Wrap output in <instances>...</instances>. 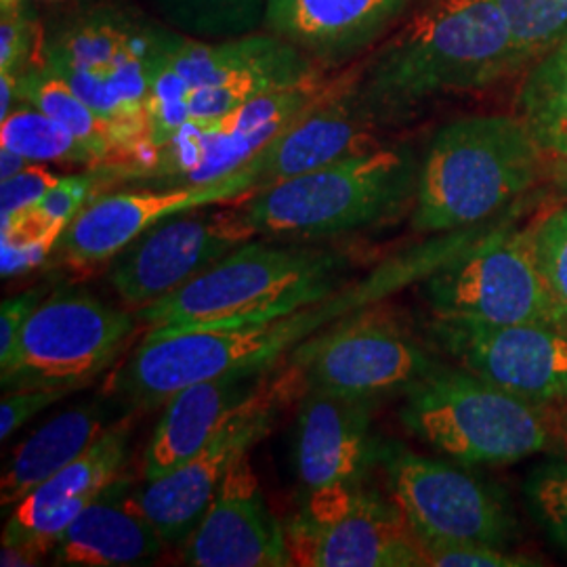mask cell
Wrapping results in <instances>:
<instances>
[{
  "label": "cell",
  "instance_id": "6da1fadb",
  "mask_svg": "<svg viewBox=\"0 0 567 567\" xmlns=\"http://www.w3.org/2000/svg\"><path fill=\"white\" fill-rule=\"evenodd\" d=\"M519 68L494 0H433L365 63L360 97L381 124L435 97L484 89Z\"/></svg>",
  "mask_w": 567,
  "mask_h": 567
},
{
  "label": "cell",
  "instance_id": "7a4b0ae2",
  "mask_svg": "<svg viewBox=\"0 0 567 567\" xmlns=\"http://www.w3.org/2000/svg\"><path fill=\"white\" fill-rule=\"evenodd\" d=\"M400 269L374 274L365 282L344 286L316 303L261 322L189 330L164 337H145L122 365L114 389L135 408L164 405L183 386L221 374L271 372L297 347L320 334L344 316L379 301Z\"/></svg>",
  "mask_w": 567,
  "mask_h": 567
},
{
  "label": "cell",
  "instance_id": "3957f363",
  "mask_svg": "<svg viewBox=\"0 0 567 567\" xmlns=\"http://www.w3.org/2000/svg\"><path fill=\"white\" fill-rule=\"evenodd\" d=\"M547 152L522 116H465L442 126L419 168L412 227L450 234L484 224L532 189Z\"/></svg>",
  "mask_w": 567,
  "mask_h": 567
},
{
  "label": "cell",
  "instance_id": "277c9868",
  "mask_svg": "<svg viewBox=\"0 0 567 567\" xmlns=\"http://www.w3.org/2000/svg\"><path fill=\"white\" fill-rule=\"evenodd\" d=\"M344 261L330 248L246 243L142 307L140 320L147 324L145 337L271 320L332 295Z\"/></svg>",
  "mask_w": 567,
  "mask_h": 567
},
{
  "label": "cell",
  "instance_id": "5b68a950",
  "mask_svg": "<svg viewBox=\"0 0 567 567\" xmlns=\"http://www.w3.org/2000/svg\"><path fill=\"white\" fill-rule=\"evenodd\" d=\"M559 408L515 395L461 365L440 364L408 391L402 421L426 446L463 465H508L567 452Z\"/></svg>",
  "mask_w": 567,
  "mask_h": 567
},
{
  "label": "cell",
  "instance_id": "8992f818",
  "mask_svg": "<svg viewBox=\"0 0 567 567\" xmlns=\"http://www.w3.org/2000/svg\"><path fill=\"white\" fill-rule=\"evenodd\" d=\"M421 161L400 147H374L269 185L244 198L259 234L324 238L379 224L416 194Z\"/></svg>",
  "mask_w": 567,
  "mask_h": 567
},
{
  "label": "cell",
  "instance_id": "52a82bcc",
  "mask_svg": "<svg viewBox=\"0 0 567 567\" xmlns=\"http://www.w3.org/2000/svg\"><path fill=\"white\" fill-rule=\"evenodd\" d=\"M175 39V32L124 13L95 11L47 34L37 63L68 82L103 118L150 143L145 103Z\"/></svg>",
  "mask_w": 567,
  "mask_h": 567
},
{
  "label": "cell",
  "instance_id": "ba28073f",
  "mask_svg": "<svg viewBox=\"0 0 567 567\" xmlns=\"http://www.w3.org/2000/svg\"><path fill=\"white\" fill-rule=\"evenodd\" d=\"M423 297L435 320L468 324H548L567 313L536 261L532 227L498 229L429 271Z\"/></svg>",
  "mask_w": 567,
  "mask_h": 567
},
{
  "label": "cell",
  "instance_id": "9c48e42d",
  "mask_svg": "<svg viewBox=\"0 0 567 567\" xmlns=\"http://www.w3.org/2000/svg\"><path fill=\"white\" fill-rule=\"evenodd\" d=\"M305 372L297 364L280 368L265 377L213 440L187 463L177 466L145 487L133 492L143 515L161 532L164 543H185L198 526L206 508L234 465L271 431L286 405L307 391Z\"/></svg>",
  "mask_w": 567,
  "mask_h": 567
},
{
  "label": "cell",
  "instance_id": "30bf717a",
  "mask_svg": "<svg viewBox=\"0 0 567 567\" xmlns=\"http://www.w3.org/2000/svg\"><path fill=\"white\" fill-rule=\"evenodd\" d=\"M135 326L131 313L84 290L58 288L34 309L11 362L0 368L2 389L86 385L118 358Z\"/></svg>",
  "mask_w": 567,
  "mask_h": 567
},
{
  "label": "cell",
  "instance_id": "8fae6325",
  "mask_svg": "<svg viewBox=\"0 0 567 567\" xmlns=\"http://www.w3.org/2000/svg\"><path fill=\"white\" fill-rule=\"evenodd\" d=\"M290 362L307 385L368 402L408 393L440 365L395 311L372 305L297 347Z\"/></svg>",
  "mask_w": 567,
  "mask_h": 567
},
{
  "label": "cell",
  "instance_id": "7c38bea8",
  "mask_svg": "<svg viewBox=\"0 0 567 567\" xmlns=\"http://www.w3.org/2000/svg\"><path fill=\"white\" fill-rule=\"evenodd\" d=\"M284 527L292 566L423 567L404 511L362 484L305 494L301 513Z\"/></svg>",
  "mask_w": 567,
  "mask_h": 567
},
{
  "label": "cell",
  "instance_id": "4fadbf2b",
  "mask_svg": "<svg viewBox=\"0 0 567 567\" xmlns=\"http://www.w3.org/2000/svg\"><path fill=\"white\" fill-rule=\"evenodd\" d=\"M246 208L187 210L168 217L121 250L107 280L122 301L145 307L194 280L257 236Z\"/></svg>",
  "mask_w": 567,
  "mask_h": 567
},
{
  "label": "cell",
  "instance_id": "5bb4252c",
  "mask_svg": "<svg viewBox=\"0 0 567 567\" xmlns=\"http://www.w3.org/2000/svg\"><path fill=\"white\" fill-rule=\"evenodd\" d=\"M393 501L419 540L507 547L517 524L503 498L465 471L402 447L383 454Z\"/></svg>",
  "mask_w": 567,
  "mask_h": 567
},
{
  "label": "cell",
  "instance_id": "9a60e30c",
  "mask_svg": "<svg viewBox=\"0 0 567 567\" xmlns=\"http://www.w3.org/2000/svg\"><path fill=\"white\" fill-rule=\"evenodd\" d=\"M431 337L466 372L540 404L567 402V330L435 320Z\"/></svg>",
  "mask_w": 567,
  "mask_h": 567
},
{
  "label": "cell",
  "instance_id": "2e32d148",
  "mask_svg": "<svg viewBox=\"0 0 567 567\" xmlns=\"http://www.w3.org/2000/svg\"><path fill=\"white\" fill-rule=\"evenodd\" d=\"M257 192V175L246 164L225 179L206 185H173L166 189L118 192L95 198L68 225L58 244L63 264L93 267L112 261L147 229L168 217L200 210L210 204L248 198Z\"/></svg>",
  "mask_w": 567,
  "mask_h": 567
},
{
  "label": "cell",
  "instance_id": "e0dca14e",
  "mask_svg": "<svg viewBox=\"0 0 567 567\" xmlns=\"http://www.w3.org/2000/svg\"><path fill=\"white\" fill-rule=\"evenodd\" d=\"M183 561L194 567L292 566L286 527L267 507L248 454L227 473L187 536Z\"/></svg>",
  "mask_w": 567,
  "mask_h": 567
},
{
  "label": "cell",
  "instance_id": "ac0fdd59",
  "mask_svg": "<svg viewBox=\"0 0 567 567\" xmlns=\"http://www.w3.org/2000/svg\"><path fill=\"white\" fill-rule=\"evenodd\" d=\"M128 421L107 426L82 456L13 507L2 529V547L18 548L32 561L53 550L82 511L121 477L128 461Z\"/></svg>",
  "mask_w": 567,
  "mask_h": 567
},
{
  "label": "cell",
  "instance_id": "d6986e66",
  "mask_svg": "<svg viewBox=\"0 0 567 567\" xmlns=\"http://www.w3.org/2000/svg\"><path fill=\"white\" fill-rule=\"evenodd\" d=\"M362 74L364 65L347 70L344 81L332 93L307 110L248 163L257 175V192L381 147L372 135L379 121L360 97Z\"/></svg>",
  "mask_w": 567,
  "mask_h": 567
},
{
  "label": "cell",
  "instance_id": "ffe728a7",
  "mask_svg": "<svg viewBox=\"0 0 567 567\" xmlns=\"http://www.w3.org/2000/svg\"><path fill=\"white\" fill-rule=\"evenodd\" d=\"M372 404L307 386L297 405L295 433V466L303 496L362 484L372 461Z\"/></svg>",
  "mask_w": 567,
  "mask_h": 567
},
{
  "label": "cell",
  "instance_id": "44dd1931",
  "mask_svg": "<svg viewBox=\"0 0 567 567\" xmlns=\"http://www.w3.org/2000/svg\"><path fill=\"white\" fill-rule=\"evenodd\" d=\"M410 0H267L264 28L330 70L379 41Z\"/></svg>",
  "mask_w": 567,
  "mask_h": 567
},
{
  "label": "cell",
  "instance_id": "7402d4cb",
  "mask_svg": "<svg viewBox=\"0 0 567 567\" xmlns=\"http://www.w3.org/2000/svg\"><path fill=\"white\" fill-rule=\"evenodd\" d=\"M164 538L118 477L82 511L53 547V564L72 567H124L152 561Z\"/></svg>",
  "mask_w": 567,
  "mask_h": 567
},
{
  "label": "cell",
  "instance_id": "603a6c76",
  "mask_svg": "<svg viewBox=\"0 0 567 567\" xmlns=\"http://www.w3.org/2000/svg\"><path fill=\"white\" fill-rule=\"evenodd\" d=\"M267 374H221L177 391L164 404L163 416L150 437L143 480L154 482L194 458Z\"/></svg>",
  "mask_w": 567,
  "mask_h": 567
},
{
  "label": "cell",
  "instance_id": "cb8c5ba5",
  "mask_svg": "<svg viewBox=\"0 0 567 567\" xmlns=\"http://www.w3.org/2000/svg\"><path fill=\"white\" fill-rule=\"evenodd\" d=\"M100 402L63 410L16 447L0 482V507H16L30 492L74 463L107 429Z\"/></svg>",
  "mask_w": 567,
  "mask_h": 567
},
{
  "label": "cell",
  "instance_id": "d4e9b609",
  "mask_svg": "<svg viewBox=\"0 0 567 567\" xmlns=\"http://www.w3.org/2000/svg\"><path fill=\"white\" fill-rule=\"evenodd\" d=\"M519 116L547 156L567 150V39L534 61L519 93Z\"/></svg>",
  "mask_w": 567,
  "mask_h": 567
},
{
  "label": "cell",
  "instance_id": "484cf974",
  "mask_svg": "<svg viewBox=\"0 0 567 567\" xmlns=\"http://www.w3.org/2000/svg\"><path fill=\"white\" fill-rule=\"evenodd\" d=\"M0 147L13 150L32 163H70L97 166L102 154L79 140L60 122L34 105L21 103L0 121Z\"/></svg>",
  "mask_w": 567,
  "mask_h": 567
},
{
  "label": "cell",
  "instance_id": "4316f807",
  "mask_svg": "<svg viewBox=\"0 0 567 567\" xmlns=\"http://www.w3.org/2000/svg\"><path fill=\"white\" fill-rule=\"evenodd\" d=\"M164 20L196 41H229L264 25L267 0H154Z\"/></svg>",
  "mask_w": 567,
  "mask_h": 567
},
{
  "label": "cell",
  "instance_id": "83f0119b",
  "mask_svg": "<svg viewBox=\"0 0 567 567\" xmlns=\"http://www.w3.org/2000/svg\"><path fill=\"white\" fill-rule=\"evenodd\" d=\"M503 11L522 68L567 39V0H494Z\"/></svg>",
  "mask_w": 567,
  "mask_h": 567
},
{
  "label": "cell",
  "instance_id": "f1b7e54d",
  "mask_svg": "<svg viewBox=\"0 0 567 567\" xmlns=\"http://www.w3.org/2000/svg\"><path fill=\"white\" fill-rule=\"evenodd\" d=\"M526 498L548 536L567 548V452L553 454L529 473Z\"/></svg>",
  "mask_w": 567,
  "mask_h": 567
},
{
  "label": "cell",
  "instance_id": "f546056e",
  "mask_svg": "<svg viewBox=\"0 0 567 567\" xmlns=\"http://www.w3.org/2000/svg\"><path fill=\"white\" fill-rule=\"evenodd\" d=\"M97 173H84V175H70L61 177L55 187H51L41 203L25 210L20 217L39 225L44 231H58L65 234L68 225L76 219V215L93 198V192L97 187Z\"/></svg>",
  "mask_w": 567,
  "mask_h": 567
},
{
  "label": "cell",
  "instance_id": "4dcf8cb0",
  "mask_svg": "<svg viewBox=\"0 0 567 567\" xmlns=\"http://www.w3.org/2000/svg\"><path fill=\"white\" fill-rule=\"evenodd\" d=\"M529 227L538 267L553 297L567 313V206L548 210Z\"/></svg>",
  "mask_w": 567,
  "mask_h": 567
},
{
  "label": "cell",
  "instance_id": "1f68e13d",
  "mask_svg": "<svg viewBox=\"0 0 567 567\" xmlns=\"http://www.w3.org/2000/svg\"><path fill=\"white\" fill-rule=\"evenodd\" d=\"M0 271L2 278H13L44 264V259L58 248L61 234L44 231L25 217H16L7 224H0Z\"/></svg>",
  "mask_w": 567,
  "mask_h": 567
},
{
  "label": "cell",
  "instance_id": "d6a6232c",
  "mask_svg": "<svg viewBox=\"0 0 567 567\" xmlns=\"http://www.w3.org/2000/svg\"><path fill=\"white\" fill-rule=\"evenodd\" d=\"M423 567H534L540 566L529 555L508 553L507 548L480 543L419 540Z\"/></svg>",
  "mask_w": 567,
  "mask_h": 567
},
{
  "label": "cell",
  "instance_id": "836d02e7",
  "mask_svg": "<svg viewBox=\"0 0 567 567\" xmlns=\"http://www.w3.org/2000/svg\"><path fill=\"white\" fill-rule=\"evenodd\" d=\"M37 20L18 2L2 9L0 20V72L18 74L30 65V55L41 47Z\"/></svg>",
  "mask_w": 567,
  "mask_h": 567
},
{
  "label": "cell",
  "instance_id": "e575fe53",
  "mask_svg": "<svg viewBox=\"0 0 567 567\" xmlns=\"http://www.w3.org/2000/svg\"><path fill=\"white\" fill-rule=\"evenodd\" d=\"M60 175L41 164H30L0 185V224L11 221L41 203L44 194L60 183Z\"/></svg>",
  "mask_w": 567,
  "mask_h": 567
},
{
  "label": "cell",
  "instance_id": "d590c367",
  "mask_svg": "<svg viewBox=\"0 0 567 567\" xmlns=\"http://www.w3.org/2000/svg\"><path fill=\"white\" fill-rule=\"evenodd\" d=\"M72 386L55 389H9L0 402V437L9 440L18 429L32 421L44 408L68 398Z\"/></svg>",
  "mask_w": 567,
  "mask_h": 567
},
{
  "label": "cell",
  "instance_id": "8d00e7d4",
  "mask_svg": "<svg viewBox=\"0 0 567 567\" xmlns=\"http://www.w3.org/2000/svg\"><path fill=\"white\" fill-rule=\"evenodd\" d=\"M41 301V288L21 292L18 297L2 301V307H0V368H4L11 362L13 351L20 343L21 332Z\"/></svg>",
  "mask_w": 567,
  "mask_h": 567
},
{
  "label": "cell",
  "instance_id": "74e56055",
  "mask_svg": "<svg viewBox=\"0 0 567 567\" xmlns=\"http://www.w3.org/2000/svg\"><path fill=\"white\" fill-rule=\"evenodd\" d=\"M30 164H32V161H28L25 156H21L18 152L0 147V182L16 177L18 173H21L23 168H28Z\"/></svg>",
  "mask_w": 567,
  "mask_h": 567
},
{
  "label": "cell",
  "instance_id": "f35d334b",
  "mask_svg": "<svg viewBox=\"0 0 567 567\" xmlns=\"http://www.w3.org/2000/svg\"><path fill=\"white\" fill-rule=\"evenodd\" d=\"M555 171H557V179H559V185L566 189L567 194V150L559 156V158H555Z\"/></svg>",
  "mask_w": 567,
  "mask_h": 567
},
{
  "label": "cell",
  "instance_id": "ab89813d",
  "mask_svg": "<svg viewBox=\"0 0 567 567\" xmlns=\"http://www.w3.org/2000/svg\"><path fill=\"white\" fill-rule=\"evenodd\" d=\"M21 0H0V7L2 9H9V7H13V4H18Z\"/></svg>",
  "mask_w": 567,
  "mask_h": 567
}]
</instances>
